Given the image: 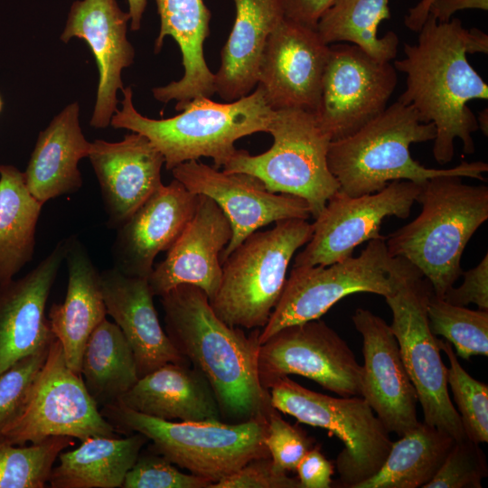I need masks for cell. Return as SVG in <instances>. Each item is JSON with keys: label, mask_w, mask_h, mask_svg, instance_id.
Listing matches in <instances>:
<instances>
[{"label": "cell", "mask_w": 488, "mask_h": 488, "mask_svg": "<svg viewBox=\"0 0 488 488\" xmlns=\"http://www.w3.org/2000/svg\"><path fill=\"white\" fill-rule=\"evenodd\" d=\"M418 33L417 43H405V57L393 63L407 75L406 89L398 101L413 108L421 122L435 125L432 153L445 164L454 157L456 138L465 154L475 151L473 134L479 127L467 103L487 100L488 85L466 55L487 54L488 35L465 28L458 18L438 23L431 14Z\"/></svg>", "instance_id": "obj_1"}, {"label": "cell", "mask_w": 488, "mask_h": 488, "mask_svg": "<svg viewBox=\"0 0 488 488\" xmlns=\"http://www.w3.org/2000/svg\"><path fill=\"white\" fill-rule=\"evenodd\" d=\"M165 333L210 383L223 422L267 418L275 408L258 373L259 331L246 335L212 310L207 295L180 285L160 296Z\"/></svg>", "instance_id": "obj_2"}, {"label": "cell", "mask_w": 488, "mask_h": 488, "mask_svg": "<svg viewBox=\"0 0 488 488\" xmlns=\"http://www.w3.org/2000/svg\"><path fill=\"white\" fill-rule=\"evenodd\" d=\"M433 123L421 122L413 108L396 101L352 135L331 141L328 166L350 196L379 192L393 181L418 184L440 175H456L486 181L488 164L463 161L448 169L427 168L415 161L409 146L433 141Z\"/></svg>", "instance_id": "obj_3"}, {"label": "cell", "mask_w": 488, "mask_h": 488, "mask_svg": "<svg viewBox=\"0 0 488 488\" xmlns=\"http://www.w3.org/2000/svg\"><path fill=\"white\" fill-rule=\"evenodd\" d=\"M122 108L110 120L114 128L139 133L163 155L164 165L210 157L214 167H222L237 150L235 142L257 132H268L274 110L267 104L259 86L239 99L219 103L199 97L175 105L178 115L154 119L134 107L131 87L122 89Z\"/></svg>", "instance_id": "obj_4"}, {"label": "cell", "mask_w": 488, "mask_h": 488, "mask_svg": "<svg viewBox=\"0 0 488 488\" xmlns=\"http://www.w3.org/2000/svg\"><path fill=\"white\" fill-rule=\"evenodd\" d=\"M440 175L421 184L420 213L386 237L389 254L407 259L443 298L462 275L461 258L474 232L488 220V187Z\"/></svg>", "instance_id": "obj_5"}, {"label": "cell", "mask_w": 488, "mask_h": 488, "mask_svg": "<svg viewBox=\"0 0 488 488\" xmlns=\"http://www.w3.org/2000/svg\"><path fill=\"white\" fill-rule=\"evenodd\" d=\"M100 412L117 432L145 436L153 450L211 484L251 459L269 455L264 442L267 418L240 423L169 421L118 402L102 407Z\"/></svg>", "instance_id": "obj_6"}, {"label": "cell", "mask_w": 488, "mask_h": 488, "mask_svg": "<svg viewBox=\"0 0 488 488\" xmlns=\"http://www.w3.org/2000/svg\"><path fill=\"white\" fill-rule=\"evenodd\" d=\"M313 231L307 220L286 219L250 234L221 263L220 286L209 300L216 315L230 326L263 328L280 298L292 258Z\"/></svg>", "instance_id": "obj_7"}, {"label": "cell", "mask_w": 488, "mask_h": 488, "mask_svg": "<svg viewBox=\"0 0 488 488\" xmlns=\"http://www.w3.org/2000/svg\"><path fill=\"white\" fill-rule=\"evenodd\" d=\"M267 133L273 137L267 151L253 155L237 149L223 171L250 174L271 192L305 200L316 218L340 189L327 162L330 136L314 114L297 108L274 110Z\"/></svg>", "instance_id": "obj_8"}, {"label": "cell", "mask_w": 488, "mask_h": 488, "mask_svg": "<svg viewBox=\"0 0 488 488\" xmlns=\"http://www.w3.org/2000/svg\"><path fill=\"white\" fill-rule=\"evenodd\" d=\"M411 265L405 258L391 257L383 238L368 241L357 257L326 266L294 267L278 302L259 331V344L286 326L319 319L349 295H392Z\"/></svg>", "instance_id": "obj_9"}, {"label": "cell", "mask_w": 488, "mask_h": 488, "mask_svg": "<svg viewBox=\"0 0 488 488\" xmlns=\"http://www.w3.org/2000/svg\"><path fill=\"white\" fill-rule=\"evenodd\" d=\"M269 393L278 411L327 429L343 442L336 459L339 487L353 488L383 465L392 445L389 432L362 397H331L308 389L288 376L277 380Z\"/></svg>", "instance_id": "obj_10"}, {"label": "cell", "mask_w": 488, "mask_h": 488, "mask_svg": "<svg viewBox=\"0 0 488 488\" xmlns=\"http://www.w3.org/2000/svg\"><path fill=\"white\" fill-rule=\"evenodd\" d=\"M432 294L430 283L411 265L396 291L385 300L392 313L390 328L416 389L424 422L459 441L466 436L448 394L447 368L441 358L439 339L428 324L427 304Z\"/></svg>", "instance_id": "obj_11"}, {"label": "cell", "mask_w": 488, "mask_h": 488, "mask_svg": "<svg viewBox=\"0 0 488 488\" xmlns=\"http://www.w3.org/2000/svg\"><path fill=\"white\" fill-rule=\"evenodd\" d=\"M116 433L81 376L68 366L62 346L54 337L21 410L3 430L0 443L25 445L58 436L83 441L90 436H116Z\"/></svg>", "instance_id": "obj_12"}, {"label": "cell", "mask_w": 488, "mask_h": 488, "mask_svg": "<svg viewBox=\"0 0 488 488\" xmlns=\"http://www.w3.org/2000/svg\"><path fill=\"white\" fill-rule=\"evenodd\" d=\"M397 84L390 61L352 43L330 44L316 121L331 141L349 136L386 109Z\"/></svg>", "instance_id": "obj_13"}, {"label": "cell", "mask_w": 488, "mask_h": 488, "mask_svg": "<svg viewBox=\"0 0 488 488\" xmlns=\"http://www.w3.org/2000/svg\"><path fill=\"white\" fill-rule=\"evenodd\" d=\"M258 373L268 390L294 374L341 397L361 396V366L347 343L319 319L286 326L259 344Z\"/></svg>", "instance_id": "obj_14"}, {"label": "cell", "mask_w": 488, "mask_h": 488, "mask_svg": "<svg viewBox=\"0 0 488 488\" xmlns=\"http://www.w3.org/2000/svg\"><path fill=\"white\" fill-rule=\"evenodd\" d=\"M420 190L421 184L411 181H393L379 192L360 196L338 190L314 218L312 237L296 256L294 267L342 261L363 242L386 238L380 232L384 219L408 218Z\"/></svg>", "instance_id": "obj_15"}, {"label": "cell", "mask_w": 488, "mask_h": 488, "mask_svg": "<svg viewBox=\"0 0 488 488\" xmlns=\"http://www.w3.org/2000/svg\"><path fill=\"white\" fill-rule=\"evenodd\" d=\"M171 171L188 191L212 199L230 221L232 237L221 254V263L260 228L282 220L311 217L305 200L271 192L248 174L219 171L198 160L182 163Z\"/></svg>", "instance_id": "obj_16"}, {"label": "cell", "mask_w": 488, "mask_h": 488, "mask_svg": "<svg viewBox=\"0 0 488 488\" xmlns=\"http://www.w3.org/2000/svg\"><path fill=\"white\" fill-rule=\"evenodd\" d=\"M329 52L315 29L285 17L270 33L258 71L269 108L314 114Z\"/></svg>", "instance_id": "obj_17"}, {"label": "cell", "mask_w": 488, "mask_h": 488, "mask_svg": "<svg viewBox=\"0 0 488 488\" xmlns=\"http://www.w3.org/2000/svg\"><path fill=\"white\" fill-rule=\"evenodd\" d=\"M352 320L362 337L361 397L389 433L401 436L419 423L418 400L397 339L390 325L370 310L356 309Z\"/></svg>", "instance_id": "obj_18"}, {"label": "cell", "mask_w": 488, "mask_h": 488, "mask_svg": "<svg viewBox=\"0 0 488 488\" xmlns=\"http://www.w3.org/2000/svg\"><path fill=\"white\" fill-rule=\"evenodd\" d=\"M130 15L117 0H77L71 5L61 40L68 42L76 37L84 40L92 52L99 82L96 102L89 124L106 128L117 110L118 89H123L122 70L135 58V49L127 39Z\"/></svg>", "instance_id": "obj_19"}, {"label": "cell", "mask_w": 488, "mask_h": 488, "mask_svg": "<svg viewBox=\"0 0 488 488\" xmlns=\"http://www.w3.org/2000/svg\"><path fill=\"white\" fill-rule=\"evenodd\" d=\"M66 250L67 238L26 275L0 284V374L53 340L45 308Z\"/></svg>", "instance_id": "obj_20"}, {"label": "cell", "mask_w": 488, "mask_h": 488, "mask_svg": "<svg viewBox=\"0 0 488 488\" xmlns=\"http://www.w3.org/2000/svg\"><path fill=\"white\" fill-rule=\"evenodd\" d=\"M198 195L174 179L157 189L117 229L111 248L113 267L146 277L155 257L167 251L194 215Z\"/></svg>", "instance_id": "obj_21"}, {"label": "cell", "mask_w": 488, "mask_h": 488, "mask_svg": "<svg viewBox=\"0 0 488 488\" xmlns=\"http://www.w3.org/2000/svg\"><path fill=\"white\" fill-rule=\"evenodd\" d=\"M231 237L230 222L221 208L210 197L198 194L192 220L148 277L154 296L160 297L180 285H192L211 300L221 283V254Z\"/></svg>", "instance_id": "obj_22"}, {"label": "cell", "mask_w": 488, "mask_h": 488, "mask_svg": "<svg viewBox=\"0 0 488 488\" xmlns=\"http://www.w3.org/2000/svg\"><path fill=\"white\" fill-rule=\"evenodd\" d=\"M99 181L109 228L122 225L162 185L163 155L145 136L91 142L88 155Z\"/></svg>", "instance_id": "obj_23"}, {"label": "cell", "mask_w": 488, "mask_h": 488, "mask_svg": "<svg viewBox=\"0 0 488 488\" xmlns=\"http://www.w3.org/2000/svg\"><path fill=\"white\" fill-rule=\"evenodd\" d=\"M100 277L107 314L130 344L139 377L167 362L189 363L161 326L148 278L113 267Z\"/></svg>", "instance_id": "obj_24"}, {"label": "cell", "mask_w": 488, "mask_h": 488, "mask_svg": "<svg viewBox=\"0 0 488 488\" xmlns=\"http://www.w3.org/2000/svg\"><path fill=\"white\" fill-rule=\"evenodd\" d=\"M68 285L61 304H52L48 320L61 343L68 366L80 375L85 344L96 327L107 318L100 273L85 246L75 236L67 237L65 260Z\"/></svg>", "instance_id": "obj_25"}, {"label": "cell", "mask_w": 488, "mask_h": 488, "mask_svg": "<svg viewBox=\"0 0 488 488\" xmlns=\"http://www.w3.org/2000/svg\"><path fill=\"white\" fill-rule=\"evenodd\" d=\"M117 402L164 420L222 421L210 383L186 362H167L139 377Z\"/></svg>", "instance_id": "obj_26"}, {"label": "cell", "mask_w": 488, "mask_h": 488, "mask_svg": "<svg viewBox=\"0 0 488 488\" xmlns=\"http://www.w3.org/2000/svg\"><path fill=\"white\" fill-rule=\"evenodd\" d=\"M160 31L155 42L158 53L166 36L178 44L184 73L177 81L152 89L154 98L163 103L176 100L180 105L214 93L213 77L206 64L203 43L210 34L211 12L203 0H155Z\"/></svg>", "instance_id": "obj_27"}, {"label": "cell", "mask_w": 488, "mask_h": 488, "mask_svg": "<svg viewBox=\"0 0 488 488\" xmlns=\"http://www.w3.org/2000/svg\"><path fill=\"white\" fill-rule=\"evenodd\" d=\"M235 20L213 77L215 93L231 102L257 86L258 71L270 33L285 18L284 0H233Z\"/></svg>", "instance_id": "obj_28"}, {"label": "cell", "mask_w": 488, "mask_h": 488, "mask_svg": "<svg viewBox=\"0 0 488 488\" xmlns=\"http://www.w3.org/2000/svg\"><path fill=\"white\" fill-rule=\"evenodd\" d=\"M79 116V103H70L38 136L23 174L29 191L42 204L82 186L78 164L88 157L91 142L82 133Z\"/></svg>", "instance_id": "obj_29"}, {"label": "cell", "mask_w": 488, "mask_h": 488, "mask_svg": "<svg viewBox=\"0 0 488 488\" xmlns=\"http://www.w3.org/2000/svg\"><path fill=\"white\" fill-rule=\"evenodd\" d=\"M147 438L90 436L75 449L61 452L49 478L52 488H117L135 464Z\"/></svg>", "instance_id": "obj_30"}, {"label": "cell", "mask_w": 488, "mask_h": 488, "mask_svg": "<svg viewBox=\"0 0 488 488\" xmlns=\"http://www.w3.org/2000/svg\"><path fill=\"white\" fill-rule=\"evenodd\" d=\"M42 206L29 191L23 172L0 164V284L33 259Z\"/></svg>", "instance_id": "obj_31"}, {"label": "cell", "mask_w": 488, "mask_h": 488, "mask_svg": "<svg viewBox=\"0 0 488 488\" xmlns=\"http://www.w3.org/2000/svg\"><path fill=\"white\" fill-rule=\"evenodd\" d=\"M455 441L419 421L392 442L380 470L353 488H423L435 476Z\"/></svg>", "instance_id": "obj_32"}, {"label": "cell", "mask_w": 488, "mask_h": 488, "mask_svg": "<svg viewBox=\"0 0 488 488\" xmlns=\"http://www.w3.org/2000/svg\"><path fill=\"white\" fill-rule=\"evenodd\" d=\"M80 376L99 407L113 404L139 376L130 344L116 323L103 320L89 337Z\"/></svg>", "instance_id": "obj_33"}, {"label": "cell", "mask_w": 488, "mask_h": 488, "mask_svg": "<svg viewBox=\"0 0 488 488\" xmlns=\"http://www.w3.org/2000/svg\"><path fill=\"white\" fill-rule=\"evenodd\" d=\"M388 19L389 0H334L315 30L326 44L350 42L377 60L390 61L398 53L399 36L389 31L378 37L380 23Z\"/></svg>", "instance_id": "obj_34"}, {"label": "cell", "mask_w": 488, "mask_h": 488, "mask_svg": "<svg viewBox=\"0 0 488 488\" xmlns=\"http://www.w3.org/2000/svg\"><path fill=\"white\" fill-rule=\"evenodd\" d=\"M74 438L58 436L30 446L0 443V488H43L59 455Z\"/></svg>", "instance_id": "obj_35"}, {"label": "cell", "mask_w": 488, "mask_h": 488, "mask_svg": "<svg viewBox=\"0 0 488 488\" xmlns=\"http://www.w3.org/2000/svg\"><path fill=\"white\" fill-rule=\"evenodd\" d=\"M427 317L431 332L454 345L457 356L488 355V311L452 305L433 293Z\"/></svg>", "instance_id": "obj_36"}, {"label": "cell", "mask_w": 488, "mask_h": 488, "mask_svg": "<svg viewBox=\"0 0 488 488\" xmlns=\"http://www.w3.org/2000/svg\"><path fill=\"white\" fill-rule=\"evenodd\" d=\"M449 361L446 380L457 406L465 436L477 443L488 442V386L468 374L448 341L439 340Z\"/></svg>", "instance_id": "obj_37"}, {"label": "cell", "mask_w": 488, "mask_h": 488, "mask_svg": "<svg viewBox=\"0 0 488 488\" xmlns=\"http://www.w3.org/2000/svg\"><path fill=\"white\" fill-rule=\"evenodd\" d=\"M479 445L467 437L455 441L435 476L423 488H481L488 468Z\"/></svg>", "instance_id": "obj_38"}, {"label": "cell", "mask_w": 488, "mask_h": 488, "mask_svg": "<svg viewBox=\"0 0 488 488\" xmlns=\"http://www.w3.org/2000/svg\"><path fill=\"white\" fill-rule=\"evenodd\" d=\"M151 448V447H150ZM211 483L185 474L152 448L139 453L127 473L123 488H210Z\"/></svg>", "instance_id": "obj_39"}, {"label": "cell", "mask_w": 488, "mask_h": 488, "mask_svg": "<svg viewBox=\"0 0 488 488\" xmlns=\"http://www.w3.org/2000/svg\"><path fill=\"white\" fill-rule=\"evenodd\" d=\"M49 347L20 359L0 374V441L3 430L21 410Z\"/></svg>", "instance_id": "obj_40"}, {"label": "cell", "mask_w": 488, "mask_h": 488, "mask_svg": "<svg viewBox=\"0 0 488 488\" xmlns=\"http://www.w3.org/2000/svg\"><path fill=\"white\" fill-rule=\"evenodd\" d=\"M265 446L274 466L280 472L294 471L313 441L300 428L284 420L273 408L267 418Z\"/></svg>", "instance_id": "obj_41"}, {"label": "cell", "mask_w": 488, "mask_h": 488, "mask_svg": "<svg viewBox=\"0 0 488 488\" xmlns=\"http://www.w3.org/2000/svg\"><path fill=\"white\" fill-rule=\"evenodd\" d=\"M210 488H302L296 478L278 471L269 455L249 461Z\"/></svg>", "instance_id": "obj_42"}, {"label": "cell", "mask_w": 488, "mask_h": 488, "mask_svg": "<svg viewBox=\"0 0 488 488\" xmlns=\"http://www.w3.org/2000/svg\"><path fill=\"white\" fill-rule=\"evenodd\" d=\"M464 281L458 287L451 286L444 299L455 305L474 304L481 310L488 311V253L473 268L463 271Z\"/></svg>", "instance_id": "obj_43"}, {"label": "cell", "mask_w": 488, "mask_h": 488, "mask_svg": "<svg viewBox=\"0 0 488 488\" xmlns=\"http://www.w3.org/2000/svg\"><path fill=\"white\" fill-rule=\"evenodd\" d=\"M296 471L302 488H329L332 485L333 465L318 447H312L305 453Z\"/></svg>", "instance_id": "obj_44"}, {"label": "cell", "mask_w": 488, "mask_h": 488, "mask_svg": "<svg viewBox=\"0 0 488 488\" xmlns=\"http://www.w3.org/2000/svg\"><path fill=\"white\" fill-rule=\"evenodd\" d=\"M334 0H284L285 17L315 29L321 15Z\"/></svg>", "instance_id": "obj_45"}, {"label": "cell", "mask_w": 488, "mask_h": 488, "mask_svg": "<svg viewBox=\"0 0 488 488\" xmlns=\"http://www.w3.org/2000/svg\"><path fill=\"white\" fill-rule=\"evenodd\" d=\"M465 9L487 11L488 0H432L428 14L435 17L438 23H446L455 12Z\"/></svg>", "instance_id": "obj_46"}, {"label": "cell", "mask_w": 488, "mask_h": 488, "mask_svg": "<svg viewBox=\"0 0 488 488\" xmlns=\"http://www.w3.org/2000/svg\"><path fill=\"white\" fill-rule=\"evenodd\" d=\"M432 0H420L414 7L410 8L406 15L405 25L411 31L418 32L425 23L428 8Z\"/></svg>", "instance_id": "obj_47"}, {"label": "cell", "mask_w": 488, "mask_h": 488, "mask_svg": "<svg viewBox=\"0 0 488 488\" xmlns=\"http://www.w3.org/2000/svg\"><path fill=\"white\" fill-rule=\"evenodd\" d=\"M128 14L130 15V29L137 31L141 27L143 15L147 5V0H127Z\"/></svg>", "instance_id": "obj_48"}, {"label": "cell", "mask_w": 488, "mask_h": 488, "mask_svg": "<svg viewBox=\"0 0 488 488\" xmlns=\"http://www.w3.org/2000/svg\"><path fill=\"white\" fill-rule=\"evenodd\" d=\"M478 127L482 130L484 136H488V112L487 108L482 110L479 112L478 116L476 117Z\"/></svg>", "instance_id": "obj_49"}, {"label": "cell", "mask_w": 488, "mask_h": 488, "mask_svg": "<svg viewBox=\"0 0 488 488\" xmlns=\"http://www.w3.org/2000/svg\"><path fill=\"white\" fill-rule=\"evenodd\" d=\"M3 107H4V102H3V99H2V98L0 96V113L3 110Z\"/></svg>", "instance_id": "obj_50"}]
</instances>
